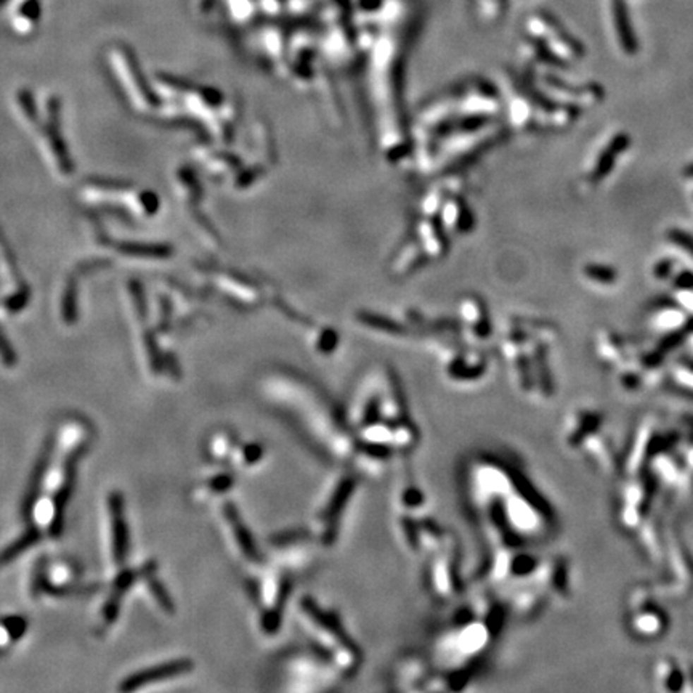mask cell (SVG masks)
Listing matches in <instances>:
<instances>
[{"mask_svg":"<svg viewBox=\"0 0 693 693\" xmlns=\"http://www.w3.org/2000/svg\"><path fill=\"white\" fill-rule=\"evenodd\" d=\"M263 457H265V448L258 442H252V440L238 442L231 454L230 467L241 469V471H252V469L260 466Z\"/></svg>","mask_w":693,"mask_h":693,"instance_id":"9a60e30c","label":"cell"},{"mask_svg":"<svg viewBox=\"0 0 693 693\" xmlns=\"http://www.w3.org/2000/svg\"><path fill=\"white\" fill-rule=\"evenodd\" d=\"M658 674H660V682L661 687L665 690H680L685 682V677L682 671H680L679 666L673 661L665 660L661 663V666L658 668Z\"/></svg>","mask_w":693,"mask_h":693,"instance_id":"ac0fdd59","label":"cell"},{"mask_svg":"<svg viewBox=\"0 0 693 693\" xmlns=\"http://www.w3.org/2000/svg\"><path fill=\"white\" fill-rule=\"evenodd\" d=\"M669 238H671V241H674L675 244L680 246V248L689 252V254L693 255V238H690L689 234L684 233V231H679V230H673L671 233H669Z\"/></svg>","mask_w":693,"mask_h":693,"instance_id":"44dd1931","label":"cell"},{"mask_svg":"<svg viewBox=\"0 0 693 693\" xmlns=\"http://www.w3.org/2000/svg\"><path fill=\"white\" fill-rule=\"evenodd\" d=\"M296 579L294 574L276 565L268 557L260 568L252 572L248 587L251 602L255 608L257 627L262 636L272 639L279 634Z\"/></svg>","mask_w":693,"mask_h":693,"instance_id":"277c9868","label":"cell"},{"mask_svg":"<svg viewBox=\"0 0 693 693\" xmlns=\"http://www.w3.org/2000/svg\"><path fill=\"white\" fill-rule=\"evenodd\" d=\"M397 514L421 515L426 509V495L411 474H404L395 488Z\"/></svg>","mask_w":693,"mask_h":693,"instance_id":"7c38bea8","label":"cell"},{"mask_svg":"<svg viewBox=\"0 0 693 693\" xmlns=\"http://www.w3.org/2000/svg\"><path fill=\"white\" fill-rule=\"evenodd\" d=\"M631 627L634 632H637L640 637L651 639L660 636L666 629V618L663 613L658 612L656 608H645L639 607L637 612L634 613Z\"/></svg>","mask_w":693,"mask_h":693,"instance_id":"4fadbf2b","label":"cell"},{"mask_svg":"<svg viewBox=\"0 0 693 693\" xmlns=\"http://www.w3.org/2000/svg\"><path fill=\"white\" fill-rule=\"evenodd\" d=\"M424 578L427 591L440 603L453 602L462 592L461 548L451 530L443 543L427 554Z\"/></svg>","mask_w":693,"mask_h":693,"instance_id":"8992f818","label":"cell"},{"mask_svg":"<svg viewBox=\"0 0 693 693\" xmlns=\"http://www.w3.org/2000/svg\"><path fill=\"white\" fill-rule=\"evenodd\" d=\"M316 548H320L311 533L303 530L281 531L270 539L268 559L299 578L313 567Z\"/></svg>","mask_w":693,"mask_h":693,"instance_id":"ba28073f","label":"cell"},{"mask_svg":"<svg viewBox=\"0 0 693 693\" xmlns=\"http://www.w3.org/2000/svg\"><path fill=\"white\" fill-rule=\"evenodd\" d=\"M281 679L286 690L320 692L331 690L340 680L339 673L311 649L296 650L281 661Z\"/></svg>","mask_w":693,"mask_h":693,"instance_id":"52a82bcc","label":"cell"},{"mask_svg":"<svg viewBox=\"0 0 693 693\" xmlns=\"http://www.w3.org/2000/svg\"><path fill=\"white\" fill-rule=\"evenodd\" d=\"M191 669H193V663L190 660H175V661L164 663V665L148 669V671L133 674L132 677H128L126 682L121 685V690H135L138 689V687H145L152 682H159V680L164 679L177 677V675L190 673Z\"/></svg>","mask_w":693,"mask_h":693,"instance_id":"8fae6325","label":"cell"},{"mask_svg":"<svg viewBox=\"0 0 693 693\" xmlns=\"http://www.w3.org/2000/svg\"><path fill=\"white\" fill-rule=\"evenodd\" d=\"M692 174H693V169H692Z\"/></svg>","mask_w":693,"mask_h":693,"instance_id":"7402d4cb","label":"cell"},{"mask_svg":"<svg viewBox=\"0 0 693 693\" xmlns=\"http://www.w3.org/2000/svg\"><path fill=\"white\" fill-rule=\"evenodd\" d=\"M626 145V138L625 137H621V138H616L613 140V143L610 145V148L607 150V152L598 159L597 162V169H596V174H594V177L598 179V177H602V175H605L608 172L610 169H612V162H613V157L616 152H618L622 146Z\"/></svg>","mask_w":693,"mask_h":693,"instance_id":"d6986e66","label":"cell"},{"mask_svg":"<svg viewBox=\"0 0 693 693\" xmlns=\"http://www.w3.org/2000/svg\"><path fill=\"white\" fill-rule=\"evenodd\" d=\"M263 395L268 403L296 422L299 430L307 435L323 456L351 469L358 451L356 438L344 416L318 390L297 379H276L265 384Z\"/></svg>","mask_w":693,"mask_h":693,"instance_id":"6da1fadb","label":"cell"},{"mask_svg":"<svg viewBox=\"0 0 693 693\" xmlns=\"http://www.w3.org/2000/svg\"><path fill=\"white\" fill-rule=\"evenodd\" d=\"M345 422L351 432L375 422H400L409 419V406L397 378L380 371L368 375L358 385L345 409Z\"/></svg>","mask_w":693,"mask_h":693,"instance_id":"3957f363","label":"cell"},{"mask_svg":"<svg viewBox=\"0 0 693 693\" xmlns=\"http://www.w3.org/2000/svg\"><path fill=\"white\" fill-rule=\"evenodd\" d=\"M615 21H616V29H618V34H620L621 45L625 47L626 54H634L637 49V44L622 0H615Z\"/></svg>","mask_w":693,"mask_h":693,"instance_id":"e0dca14e","label":"cell"},{"mask_svg":"<svg viewBox=\"0 0 693 693\" xmlns=\"http://www.w3.org/2000/svg\"><path fill=\"white\" fill-rule=\"evenodd\" d=\"M220 517L222 524L225 525L228 538H230L234 554L244 562V565L251 572L260 568L267 562V554L258 548L254 534H252L249 525L246 524L243 515H241L236 504L231 502L230 499H223L220 506Z\"/></svg>","mask_w":693,"mask_h":693,"instance_id":"9c48e42d","label":"cell"},{"mask_svg":"<svg viewBox=\"0 0 693 693\" xmlns=\"http://www.w3.org/2000/svg\"><path fill=\"white\" fill-rule=\"evenodd\" d=\"M584 273L589 279L598 281L602 284H610L616 279V273L613 268L603 267V265H587L584 268Z\"/></svg>","mask_w":693,"mask_h":693,"instance_id":"ffe728a7","label":"cell"},{"mask_svg":"<svg viewBox=\"0 0 693 693\" xmlns=\"http://www.w3.org/2000/svg\"><path fill=\"white\" fill-rule=\"evenodd\" d=\"M397 690L422 692L437 690V671L430 661L419 655H406L397 661L392 671Z\"/></svg>","mask_w":693,"mask_h":693,"instance_id":"30bf717a","label":"cell"},{"mask_svg":"<svg viewBox=\"0 0 693 693\" xmlns=\"http://www.w3.org/2000/svg\"><path fill=\"white\" fill-rule=\"evenodd\" d=\"M238 442L239 440L236 433L230 430V428H222V430L215 432L207 445V453L210 459L215 464H219V466H230L231 454L234 448H236Z\"/></svg>","mask_w":693,"mask_h":693,"instance_id":"5bb4252c","label":"cell"},{"mask_svg":"<svg viewBox=\"0 0 693 693\" xmlns=\"http://www.w3.org/2000/svg\"><path fill=\"white\" fill-rule=\"evenodd\" d=\"M360 475L355 471L339 474L323 493L313 517H311V536L320 548H332L337 543L344 515L358 490Z\"/></svg>","mask_w":693,"mask_h":693,"instance_id":"5b68a950","label":"cell"},{"mask_svg":"<svg viewBox=\"0 0 693 693\" xmlns=\"http://www.w3.org/2000/svg\"><path fill=\"white\" fill-rule=\"evenodd\" d=\"M296 613L310 649L336 669L342 679L354 677L363 665V650L346 631L340 616L311 596L299 598Z\"/></svg>","mask_w":693,"mask_h":693,"instance_id":"7a4b0ae2","label":"cell"},{"mask_svg":"<svg viewBox=\"0 0 693 693\" xmlns=\"http://www.w3.org/2000/svg\"><path fill=\"white\" fill-rule=\"evenodd\" d=\"M111 517H113V531H114V555L117 560H122L127 549V528L122 519V499L119 495H113L109 499Z\"/></svg>","mask_w":693,"mask_h":693,"instance_id":"2e32d148","label":"cell"}]
</instances>
